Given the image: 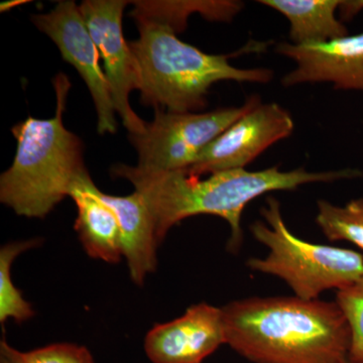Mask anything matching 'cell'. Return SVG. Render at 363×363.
<instances>
[{
    "instance_id": "obj_10",
    "label": "cell",
    "mask_w": 363,
    "mask_h": 363,
    "mask_svg": "<svg viewBox=\"0 0 363 363\" xmlns=\"http://www.w3.org/2000/svg\"><path fill=\"white\" fill-rule=\"evenodd\" d=\"M276 52L296 63L281 80L285 87L329 82L335 89L363 91V33L314 44L279 43Z\"/></svg>"
},
{
    "instance_id": "obj_5",
    "label": "cell",
    "mask_w": 363,
    "mask_h": 363,
    "mask_svg": "<svg viewBox=\"0 0 363 363\" xmlns=\"http://www.w3.org/2000/svg\"><path fill=\"white\" fill-rule=\"evenodd\" d=\"M264 221H255L250 231L267 248L264 259H250L255 272L285 281L296 297L317 300L329 290H343L363 278V257L354 250L315 245L301 240L286 227L281 204L267 198L260 210Z\"/></svg>"
},
{
    "instance_id": "obj_19",
    "label": "cell",
    "mask_w": 363,
    "mask_h": 363,
    "mask_svg": "<svg viewBox=\"0 0 363 363\" xmlns=\"http://www.w3.org/2000/svg\"><path fill=\"white\" fill-rule=\"evenodd\" d=\"M0 363H28L25 352H21L9 345L6 337L0 342Z\"/></svg>"
},
{
    "instance_id": "obj_17",
    "label": "cell",
    "mask_w": 363,
    "mask_h": 363,
    "mask_svg": "<svg viewBox=\"0 0 363 363\" xmlns=\"http://www.w3.org/2000/svg\"><path fill=\"white\" fill-rule=\"evenodd\" d=\"M336 302L351 330L350 363H363V278L338 291Z\"/></svg>"
},
{
    "instance_id": "obj_12",
    "label": "cell",
    "mask_w": 363,
    "mask_h": 363,
    "mask_svg": "<svg viewBox=\"0 0 363 363\" xmlns=\"http://www.w3.org/2000/svg\"><path fill=\"white\" fill-rule=\"evenodd\" d=\"M98 196L116 215L130 278L136 285L143 286L147 274L156 271L160 245L150 209L136 191L128 196H113L98 189Z\"/></svg>"
},
{
    "instance_id": "obj_11",
    "label": "cell",
    "mask_w": 363,
    "mask_h": 363,
    "mask_svg": "<svg viewBox=\"0 0 363 363\" xmlns=\"http://www.w3.org/2000/svg\"><path fill=\"white\" fill-rule=\"evenodd\" d=\"M222 344H226L222 310L201 303L173 321L152 327L145 350L152 363H203Z\"/></svg>"
},
{
    "instance_id": "obj_1",
    "label": "cell",
    "mask_w": 363,
    "mask_h": 363,
    "mask_svg": "<svg viewBox=\"0 0 363 363\" xmlns=\"http://www.w3.org/2000/svg\"><path fill=\"white\" fill-rule=\"evenodd\" d=\"M111 175L133 184L147 204L161 243L179 222L197 215H213L230 227L229 250L235 252L242 242L243 210L259 196L274 191H294L306 184L332 183L362 177L355 169L308 172L304 168L281 171L278 166L262 171L230 169L208 175L206 179L187 171H152L118 164Z\"/></svg>"
},
{
    "instance_id": "obj_4",
    "label": "cell",
    "mask_w": 363,
    "mask_h": 363,
    "mask_svg": "<svg viewBox=\"0 0 363 363\" xmlns=\"http://www.w3.org/2000/svg\"><path fill=\"white\" fill-rule=\"evenodd\" d=\"M56 113L50 119L28 116L11 131L18 147L11 168L0 177V201L20 216L44 218L88 173L83 143L64 125L71 83L65 74L54 79Z\"/></svg>"
},
{
    "instance_id": "obj_2",
    "label": "cell",
    "mask_w": 363,
    "mask_h": 363,
    "mask_svg": "<svg viewBox=\"0 0 363 363\" xmlns=\"http://www.w3.org/2000/svg\"><path fill=\"white\" fill-rule=\"evenodd\" d=\"M130 16L140 37L130 43L138 72L140 101L155 109L185 113L202 111L210 88L220 81L267 84L274 78L267 68L241 69L229 59L266 51L269 43L250 40L240 51L211 55L177 37L181 32L152 1H135Z\"/></svg>"
},
{
    "instance_id": "obj_14",
    "label": "cell",
    "mask_w": 363,
    "mask_h": 363,
    "mask_svg": "<svg viewBox=\"0 0 363 363\" xmlns=\"http://www.w3.org/2000/svg\"><path fill=\"white\" fill-rule=\"evenodd\" d=\"M259 4L285 16L294 45L328 42L348 35L347 28L336 16L340 0H259Z\"/></svg>"
},
{
    "instance_id": "obj_8",
    "label": "cell",
    "mask_w": 363,
    "mask_h": 363,
    "mask_svg": "<svg viewBox=\"0 0 363 363\" xmlns=\"http://www.w3.org/2000/svg\"><path fill=\"white\" fill-rule=\"evenodd\" d=\"M124 0H85L79 6L88 30L104 62L114 108L130 135L142 133L147 123L130 104L131 90H138V72L130 43L123 33Z\"/></svg>"
},
{
    "instance_id": "obj_18",
    "label": "cell",
    "mask_w": 363,
    "mask_h": 363,
    "mask_svg": "<svg viewBox=\"0 0 363 363\" xmlns=\"http://www.w3.org/2000/svg\"><path fill=\"white\" fill-rule=\"evenodd\" d=\"M25 355L28 363H95L87 347L72 343L51 344Z\"/></svg>"
},
{
    "instance_id": "obj_15",
    "label": "cell",
    "mask_w": 363,
    "mask_h": 363,
    "mask_svg": "<svg viewBox=\"0 0 363 363\" xmlns=\"http://www.w3.org/2000/svg\"><path fill=\"white\" fill-rule=\"evenodd\" d=\"M317 210V225L329 240L348 241L363 250V198L344 206L319 200Z\"/></svg>"
},
{
    "instance_id": "obj_13",
    "label": "cell",
    "mask_w": 363,
    "mask_h": 363,
    "mask_svg": "<svg viewBox=\"0 0 363 363\" xmlns=\"http://www.w3.org/2000/svg\"><path fill=\"white\" fill-rule=\"evenodd\" d=\"M70 197L77 208L75 230L86 253L107 264H118L123 257L121 227L113 210L98 196L89 173L76 183Z\"/></svg>"
},
{
    "instance_id": "obj_21",
    "label": "cell",
    "mask_w": 363,
    "mask_h": 363,
    "mask_svg": "<svg viewBox=\"0 0 363 363\" xmlns=\"http://www.w3.org/2000/svg\"><path fill=\"white\" fill-rule=\"evenodd\" d=\"M28 2L30 1H28V0H11V1L2 2L0 4V11H1V13L9 11L14 7L23 6V4H28Z\"/></svg>"
},
{
    "instance_id": "obj_3",
    "label": "cell",
    "mask_w": 363,
    "mask_h": 363,
    "mask_svg": "<svg viewBox=\"0 0 363 363\" xmlns=\"http://www.w3.org/2000/svg\"><path fill=\"white\" fill-rule=\"evenodd\" d=\"M221 310L226 344L250 362L350 363V327L336 301L252 297Z\"/></svg>"
},
{
    "instance_id": "obj_6",
    "label": "cell",
    "mask_w": 363,
    "mask_h": 363,
    "mask_svg": "<svg viewBox=\"0 0 363 363\" xmlns=\"http://www.w3.org/2000/svg\"><path fill=\"white\" fill-rule=\"evenodd\" d=\"M260 104L253 95L240 107L208 112L177 113L155 109V118L142 133L130 135L138 155V166L152 171H184L203 150L231 124Z\"/></svg>"
},
{
    "instance_id": "obj_16",
    "label": "cell",
    "mask_w": 363,
    "mask_h": 363,
    "mask_svg": "<svg viewBox=\"0 0 363 363\" xmlns=\"http://www.w3.org/2000/svg\"><path fill=\"white\" fill-rule=\"evenodd\" d=\"M39 240H30L9 243L0 250V322L6 323L13 318L23 323L35 315L32 306L26 302L21 291L13 285L11 267L21 253L37 247Z\"/></svg>"
},
{
    "instance_id": "obj_20",
    "label": "cell",
    "mask_w": 363,
    "mask_h": 363,
    "mask_svg": "<svg viewBox=\"0 0 363 363\" xmlns=\"http://www.w3.org/2000/svg\"><path fill=\"white\" fill-rule=\"evenodd\" d=\"M363 9V1H340L338 7L341 21H351Z\"/></svg>"
},
{
    "instance_id": "obj_7",
    "label": "cell",
    "mask_w": 363,
    "mask_h": 363,
    "mask_svg": "<svg viewBox=\"0 0 363 363\" xmlns=\"http://www.w3.org/2000/svg\"><path fill=\"white\" fill-rule=\"evenodd\" d=\"M35 26L56 44L62 57L80 74L90 91L98 116L99 135L116 133V108L100 54L88 26L73 0H62L48 13L32 18Z\"/></svg>"
},
{
    "instance_id": "obj_9",
    "label": "cell",
    "mask_w": 363,
    "mask_h": 363,
    "mask_svg": "<svg viewBox=\"0 0 363 363\" xmlns=\"http://www.w3.org/2000/svg\"><path fill=\"white\" fill-rule=\"evenodd\" d=\"M295 123L281 105L253 107L208 145L187 171L202 177L230 169H245L264 150L292 135Z\"/></svg>"
}]
</instances>
